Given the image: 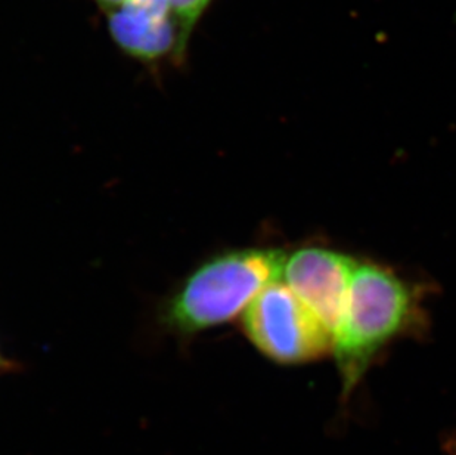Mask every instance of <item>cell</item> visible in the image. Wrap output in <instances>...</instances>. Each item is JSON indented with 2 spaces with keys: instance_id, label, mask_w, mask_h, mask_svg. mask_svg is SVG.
<instances>
[{
  "instance_id": "cell-1",
  "label": "cell",
  "mask_w": 456,
  "mask_h": 455,
  "mask_svg": "<svg viewBox=\"0 0 456 455\" xmlns=\"http://www.w3.org/2000/svg\"><path fill=\"white\" fill-rule=\"evenodd\" d=\"M287 254L275 249L231 250L201 263L168 297L159 321L177 335L224 326L284 271Z\"/></svg>"
},
{
  "instance_id": "cell-2",
  "label": "cell",
  "mask_w": 456,
  "mask_h": 455,
  "mask_svg": "<svg viewBox=\"0 0 456 455\" xmlns=\"http://www.w3.org/2000/svg\"><path fill=\"white\" fill-rule=\"evenodd\" d=\"M413 294L386 268H354L346 318L332 353L340 371L343 396L356 389L375 357L412 321Z\"/></svg>"
},
{
  "instance_id": "cell-3",
  "label": "cell",
  "mask_w": 456,
  "mask_h": 455,
  "mask_svg": "<svg viewBox=\"0 0 456 455\" xmlns=\"http://www.w3.org/2000/svg\"><path fill=\"white\" fill-rule=\"evenodd\" d=\"M247 339L263 357L281 365L314 361L332 352V335L296 293L280 281L269 284L241 318Z\"/></svg>"
},
{
  "instance_id": "cell-4",
  "label": "cell",
  "mask_w": 456,
  "mask_h": 455,
  "mask_svg": "<svg viewBox=\"0 0 456 455\" xmlns=\"http://www.w3.org/2000/svg\"><path fill=\"white\" fill-rule=\"evenodd\" d=\"M356 265L347 254L321 247H305L285 259V284L322 322L332 342L345 322Z\"/></svg>"
},
{
  "instance_id": "cell-5",
  "label": "cell",
  "mask_w": 456,
  "mask_h": 455,
  "mask_svg": "<svg viewBox=\"0 0 456 455\" xmlns=\"http://www.w3.org/2000/svg\"><path fill=\"white\" fill-rule=\"evenodd\" d=\"M103 13L114 44L134 60L150 67L163 61L185 62L168 0H134Z\"/></svg>"
},
{
  "instance_id": "cell-6",
  "label": "cell",
  "mask_w": 456,
  "mask_h": 455,
  "mask_svg": "<svg viewBox=\"0 0 456 455\" xmlns=\"http://www.w3.org/2000/svg\"><path fill=\"white\" fill-rule=\"evenodd\" d=\"M213 0H168L173 17L179 29V39L183 55H188L191 36Z\"/></svg>"
},
{
  "instance_id": "cell-7",
  "label": "cell",
  "mask_w": 456,
  "mask_h": 455,
  "mask_svg": "<svg viewBox=\"0 0 456 455\" xmlns=\"http://www.w3.org/2000/svg\"><path fill=\"white\" fill-rule=\"evenodd\" d=\"M94 2L102 9L103 12H107V11L118 8L121 4H129V2H134V0H94Z\"/></svg>"
},
{
  "instance_id": "cell-8",
  "label": "cell",
  "mask_w": 456,
  "mask_h": 455,
  "mask_svg": "<svg viewBox=\"0 0 456 455\" xmlns=\"http://www.w3.org/2000/svg\"><path fill=\"white\" fill-rule=\"evenodd\" d=\"M9 369H12V364L9 362L8 358L4 357L2 351H0V373H4V371H9Z\"/></svg>"
},
{
  "instance_id": "cell-9",
  "label": "cell",
  "mask_w": 456,
  "mask_h": 455,
  "mask_svg": "<svg viewBox=\"0 0 456 455\" xmlns=\"http://www.w3.org/2000/svg\"><path fill=\"white\" fill-rule=\"evenodd\" d=\"M446 450H448L449 454L456 455V434L449 436L448 443H446Z\"/></svg>"
}]
</instances>
